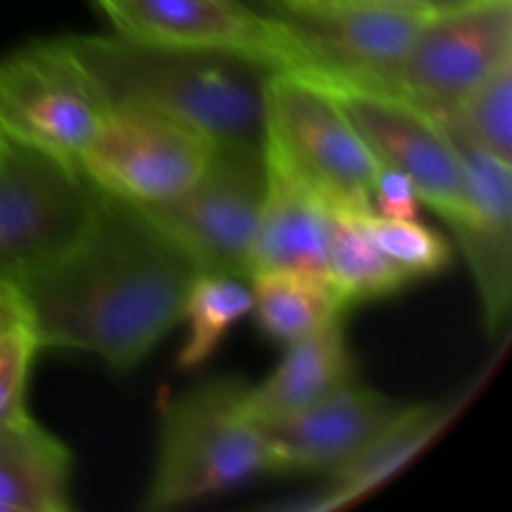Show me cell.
<instances>
[{"label":"cell","mask_w":512,"mask_h":512,"mask_svg":"<svg viewBox=\"0 0 512 512\" xmlns=\"http://www.w3.org/2000/svg\"><path fill=\"white\" fill-rule=\"evenodd\" d=\"M243 3L253 5V8L263 10V13H268V15H278V10H280V5H283V0H243Z\"/></svg>","instance_id":"obj_28"},{"label":"cell","mask_w":512,"mask_h":512,"mask_svg":"<svg viewBox=\"0 0 512 512\" xmlns=\"http://www.w3.org/2000/svg\"><path fill=\"white\" fill-rule=\"evenodd\" d=\"M265 195V150L215 143L190 188L158 205H140L205 273L248 280L250 248Z\"/></svg>","instance_id":"obj_6"},{"label":"cell","mask_w":512,"mask_h":512,"mask_svg":"<svg viewBox=\"0 0 512 512\" xmlns=\"http://www.w3.org/2000/svg\"><path fill=\"white\" fill-rule=\"evenodd\" d=\"M248 388L220 378L168 400L143 510L185 508L270 473L268 438L248 413Z\"/></svg>","instance_id":"obj_3"},{"label":"cell","mask_w":512,"mask_h":512,"mask_svg":"<svg viewBox=\"0 0 512 512\" xmlns=\"http://www.w3.org/2000/svg\"><path fill=\"white\" fill-rule=\"evenodd\" d=\"M253 315V295L243 278L223 273H198L183 305L188 323L178 353V368L195 370L213 358L230 328Z\"/></svg>","instance_id":"obj_21"},{"label":"cell","mask_w":512,"mask_h":512,"mask_svg":"<svg viewBox=\"0 0 512 512\" xmlns=\"http://www.w3.org/2000/svg\"><path fill=\"white\" fill-rule=\"evenodd\" d=\"M335 215L323 195L265 153V195L250 248V275L260 270L325 275Z\"/></svg>","instance_id":"obj_15"},{"label":"cell","mask_w":512,"mask_h":512,"mask_svg":"<svg viewBox=\"0 0 512 512\" xmlns=\"http://www.w3.org/2000/svg\"><path fill=\"white\" fill-rule=\"evenodd\" d=\"M213 140L180 120L135 103H113L78 165L103 193L135 205H158L195 183Z\"/></svg>","instance_id":"obj_7"},{"label":"cell","mask_w":512,"mask_h":512,"mask_svg":"<svg viewBox=\"0 0 512 512\" xmlns=\"http://www.w3.org/2000/svg\"><path fill=\"white\" fill-rule=\"evenodd\" d=\"M403 408L400 400L353 380L300 413L265 423L270 473L333 475Z\"/></svg>","instance_id":"obj_14"},{"label":"cell","mask_w":512,"mask_h":512,"mask_svg":"<svg viewBox=\"0 0 512 512\" xmlns=\"http://www.w3.org/2000/svg\"><path fill=\"white\" fill-rule=\"evenodd\" d=\"M200 265L140 205L103 193L80 238L15 288L40 350L138 368L183 323Z\"/></svg>","instance_id":"obj_1"},{"label":"cell","mask_w":512,"mask_h":512,"mask_svg":"<svg viewBox=\"0 0 512 512\" xmlns=\"http://www.w3.org/2000/svg\"><path fill=\"white\" fill-rule=\"evenodd\" d=\"M355 380V365L345 338L343 315L313 333L288 343L278 368L260 385L248 388V413L260 425L275 423L320 403Z\"/></svg>","instance_id":"obj_16"},{"label":"cell","mask_w":512,"mask_h":512,"mask_svg":"<svg viewBox=\"0 0 512 512\" xmlns=\"http://www.w3.org/2000/svg\"><path fill=\"white\" fill-rule=\"evenodd\" d=\"M318 83L348 115L378 165L408 175L420 203L448 223L460 208V158L445 125L393 90L338 80Z\"/></svg>","instance_id":"obj_10"},{"label":"cell","mask_w":512,"mask_h":512,"mask_svg":"<svg viewBox=\"0 0 512 512\" xmlns=\"http://www.w3.org/2000/svg\"><path fill=\"white\" fill-rule=\"evenodd\" d=\"M440 123L485 153L512 163V55L473 85Z\"/></svg>","instance_id":"obj_22"},{"label":"cell","mask_w":512,"mask_h":512,"mask_svg":"<svg viewBox=\"0 0 512 512\" xmlns=\"http://www.w3.org/2000/svg\"><path fill=\"white\" fill-rule=\"evenodd\" d=\"M508 55L512 0H475L423 25L395 73L393 93L440 120Z\"/></svg>","instance_id":"obj_11"},{"label":"cell","mask_w":512,"mask_h":512,"mask_svg":"<svg viewBox=\"0 0 512 512\" xmlns=\"http://www.w3.org/2000/svg\"><path fill=\"white\" fill-rule=\"evenodd\" d=\"M100 195L78 160L0 128V280L20 285L58 260L90 223Z\"/></svg>","instance_id":"obj_5"},{"label":"cell","mask_w":512,"mask_h":512,"mask_svg":"<svg viewBox=\"0 0 512 512\" xmlns=\"http://www.w3.org/2000/svg\"><path fill=\"white\" fill-rule=\"evenodd\" d=\"M95 5L120 35L145 43L245 55L275 70L303 65L285 25L243 0H95Z\"/></svg>","instance_id":"obj_12"},{"label":"cell","mask_w":512,"mask_h":512,"mask_svg":"<svg viewBox=\"0 0 512 512\" xmlns=\"http://www.w3.org/2000/svg\"><path fill=\"white\" fill-rule=\"evenodd\" d=\"M110 100L63 38L35 40L0 60V128L78 160Z\"/></svg>","instance_id":"obj_8"},{"label":"cell","mask_w":512,"mask_h":512,"mask_svg":"<svg viewBox=\"0 0 512 512\" xmlns=\"http://www.w3.org/2000/svg\"><path fill=\"white\" fill-rule=\"evenodd\" d=\"M363 225L375 245L383 250L385 258L398 265L413 283L420 278L438 275L453 260L448 240L428 225L418 223V218L395 220L365 213Z\"/></svg>","instance_id":"obj_23"},{"label":"cell","mask_w":512,"mask_h":512,"mask_svg":"<svg viewBox=\"0 0 512 512\" xmlns=\"http://www.w3.org/2000/svg\"><path fill=\"white\" fill-rule=\"evenodd\" d=\"M275 18L298 45V73L393 90L405 53L433 15L375 3L283 0Z\"/></svg>","instance_id":"obj_9"},{"label":"cell","mask_w":512,"mask_h":512,"mask_svg":"<svg viewBox=\"0 0 512 512\" xmlns=\"http://www.w3.org/2000/svg\"><path fill=\"white\" fill-rule=\"evenodd\" d=\"M40 350L28 323L0 333V425L25 415V388L30 365Z\"/></svg>","instance_id":"obj_24"},{"label":"cell","mask_w":512,"mask_h":512,"mask_svg":"<svg viewBox=\"0 0 512 512\" xmlns=\"http://www.w3.org/2000/svg\"><path fill=\"white\" fill-rule=\"evenodd\" d=\"M263 150L323 195L335 213H373L378 160L318 80L285 68L268 75Z\"/></svg>","instance_id":"obj_4"},{"label":"cell","mask_w":512,"mask_h":512,"mask_svg":"<svg viewBox=\"0 0 512 512\" xmlns=\"http://www.w3.org/2000/svg\"><path fill=\"white\" fill-rule=\"evenodd\" d=\"M458 408L460 405L453 403L405 405L348 465L330 475L328 488L320 490L315 498L288 503L283 508L325 512L358 503L413 463V458H418L448 428Z\"/></svg>","instance_id":"obj_17"},{"label":"cell","mask_w":512,"mask_h":512,"mask_svg":"<svg viewBox=\"0 0 512 512\" xmlns=\"http://www.w3.org/2000/svg\"><path fill=\"white\" fill-rule=\"evenodd\" d=\"M73 455L28 413L0 425V512H68Z\"/></svg>","instance_id":"obj_18"},{"label":"cell","mask_w":512,"mask_h":512,"mask_svg":"<svg viewBox=\"0 0 512 512\" xmlns=\"http://www.w3.org/2000/svg\"><path fill=\"white\" fill-rule=\"evenodd\" d=\"M113 103L180 120L213 143L263 145L265 80L275 68L220 50L145 43L128 35H65Z\"/></svg>","instance_id":"obj_2"},{"label":"cell","mask_w":512,"mask_h":512,"mask_svg":"<svg viewBox=\"0 0 512 512\" xmlns=\"http://www.w3.org/2000/svg\"><path fill=\"white\" fill-rule=\"evenodd\" d=\"M318 3H335V0H318ZM343 3H375V5H393V8L418 10L425 15H440L450 13L455 8L475 3V0H343Z\"/></svg>","instance_id":"obj_26"},{"label":"cell","mask_w":512,"mask_h":512,"mask_svg":"<svg viewBox=\"0 0 512 512\" xmlns=\"http://www.w3.org/2000/svg\"><path fill=\"white\" fill-rule=\"evenodd\" d=\"M448 135L460 158V208L448 225L468 258L485 328L495 338L508 328L512 308V163L453 130Z\"/></svg>","instance_id":"obj_13"},{"label":"cell","mask_w":512,"mask_h":512,"mask_svg":"<svg viewBox=\"0 0 512 512\" xmlns=\"http://www.w3.org/2000/svg\"><path fill=\"white\" fill-rule=\"evenodd\" d=\"M418 208L420 195L413 180L398 170L380 165L373 188V213L383 215V218L413 220L418 218Z\"/></svg>","instance_id":"obj_25"},{"label":"cell","mask_w":512,"mask_h":512,"mask_svg":"<svg viewBox=\"0 0 512 512\" xmlns=\"http://www.w3.org/2000/svg\"><path fill=\"white\" fill-rule=\"evenodd\" d=\"M28 323V315H25L23 298H20V290L13 283H5L0 280V333L13 325Z\"/></svg>","instance_id":"obj_27"},{"label":"cell","mask_w":512,"mask_h":512,"mask_svg":"<svg viewBox=\"0 0 512 512\" xmlns=\"http://www.w3.org/2000/svg\"><path fill=\"white\" fill-rule=\"evenodd\" d=\"M253 315L263 333L280 343H293L320 325L345 315L328 275L308 270H260L248 278Z\"/></svg>","instance_id":"obj_19"},{"label":"cell","mask_w":512,"mask_h":512,"mask_svg":"<svg viewBox=\"0 0 512 512\" xmlns=\"http://www.w3.org/2000/svg\"><path fill=\"white\" fill-rule=\"evenodd\" d=\"M325 275L333 283L345 310L370 303V300L390 298L413 283L375 245V240L365 230L363 215L353 213L335 215Z\"/></svg>","instance_id":"obj_20"}]
</instances>
